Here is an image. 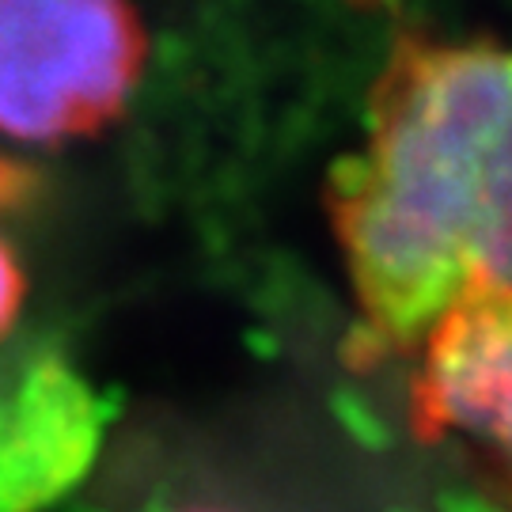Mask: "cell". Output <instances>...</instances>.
Segmentation results:
<instances>
[{
  "label": "cell",
  "mask_w": 512,
  "mask_h": 512,
  "mask_svg": "<svg viewBox=\"0 0 512 512\" xmlns=\"http://www.w3.org/2000/svg\"><path fill=\"white\" fill-rule=\"evenodd\" d=\"M414 429L471 433L512 459V289L471 296L429 334L414 380Z\"/></svg>",
  "instance_id": "obj_4"
},
{
  "label": "cell",
  "mask_w": 512,
  "mask_h": 512,
  "mask_svg": "<svg viewBox=\"0 0 512 512\" xmlns=\"http://www.w3.org/2000/svg\"><path fill=\"white\" fill-rule=\"evenodd\" d=\"M19 304H23V277H19V266H16V258H12V251H8L4 239H0V346H4V338L12 334V327H16Z\"/></svg>",
  "instance_id": "obj_5"
},
{
  "label": "cell",
  "mask_w": 512,
  "mask_h": 512,
  "mask_svg": "<svg viewBox=\"0 0 512 512\" xmlns=\"http://www.w3.org/2000/svg\"><path fill=\"white\" fill-rule=\"evenodd\" d=\"M327 202L357 296L349 361L410 353L471 296L512 289L509 50L403 42Z\"/></svg>",
  "instance_id": "obj_1"
},
{
  "label": "cell",
  "mask_w": 512,
  "mask_h": 512,
  "mask_svg": "<svg viewBox=\"0 0 512 512\" xmlns=\"http://www.w3.org/2000/svg\"><path fill=\"white\" fill-rule=\"evenodd\" d=\"M99 410L50 349L0 353V512H38L88 471Z\"/></svg>",
  "instance_id": "obj_3"
},
{
  "label": "cell",
  "mask_w": 512,
  "mask_h": 512,
  "mask_svg": "<svg viewBox=\"0 0 512 512\" xmlns=\"http://www.w3.org/2000/svg\"><path fill=\"white\" fill-rule=\"evenodd\" d=\"M145 61V27L110 0H0V129L61 141L114 118Z\"/></svg>",
  "instance_id": "obj_2"
}]
</instances>
